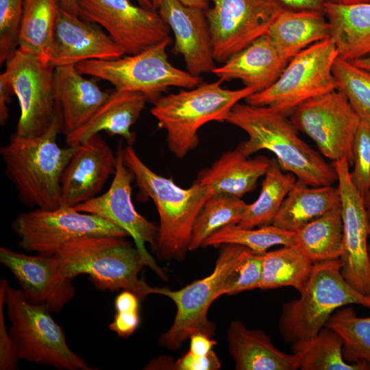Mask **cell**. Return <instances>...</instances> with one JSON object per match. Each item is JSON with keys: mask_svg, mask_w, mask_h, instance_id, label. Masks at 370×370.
<instances>
[{"mask_svg": "<svg viewBox=\"0 0 370 370\" xmlns=\"http://www.w3.org/2000/svg\"><path fill=\"white\" fill-rule=\"evenodd\" d=\"M226 121L248 136L238 148L247 157L268 150L284 171L310 186H332L337 181L333 165L301 139L291 119L268 106L236 103Z\"/></svg>", "mask_w": 370, "mask_h": 370, "instance_id": "cell-1", "label": "cell"}, {"mask_svg": "<svg viewBox=\"0 0 370 370\" xmlns=\"http://www.w3.org/2000/svg\"><path fill=\"white\" fill-rule=\"evenodd\" d=\"M61 132L58 114L42 134L23 137L14 134L1 146L0 154L7 177L24 204L44 210L60 206L61 180L75 146L61 147L57 137Z\"/></svg>", "mask_w": 370, "mask_h": 370, "instance_id": "cell-2", "label": "cell"}, {"mask_svg": "<svg viewBox=\"0 0 370 370\" xmlns=\"http://www.w3.org/2000/svg\"><path fill=\"white\" fill-rule=\"evenodd\" d=\"M123 159L133 173L136 185L150 197L158 212L160 224L155 250L160 259L182 260L188 251L194 223L210 197L197 182L188 188L153 172L132 145L123 149Z\"/></svg>", "mask_w": 370, "mask_h": 370, "instance_id": "cell-3", "label": "cell"}, {"mask_svg": "<svg viewBox=\"0 0 370 370\" xmlns=\"http://www.w3.org/2000/svg\"><path fill=\"white\" fill-rule=\"evenodd\" d=\"M124 238L83 236L67 242L53 256L66 278L86 274L100 291H130L143 300L157 288L140 278L145 264L136 247Z\"/></svg>", "mask_w": 370, "mask_h": 370, "instance_id": "cell-4", "label": "cell"}, {"mask_svg": "<svg viewBox=\"0 0 370 370\" xmlns=\"http://www.w3.org/2000/svg\"><path fill=\"white\" fill-rule=\"evenodd\" d=\"M220 79L161 96L151 109L160 127L166 132L170 151L177 158L196 148L198 130L210 121L225 122L233 107L256 92L251 87L230 90Z\"/></svg>", "mask_w": 370, "mask_h": 370, "instance_id": "cell-5", "label": "cell"}, {"mask_svg": "<svg viewBox=\"0 0 370 370\" xmlns=\"http://www.w3.org/2000/svg\"><path fill=\"white\" fill-rule=\"evenodd\" d=\"M341 267L340 258L314 263L299 297L283 304L278 325L285 342L293 344L314 336L343 306L356 304L370 310V297L345 280Z\"/></svg>", "mask_w": 370, "mask_h": 370, "instance_id": "cell-6", "label": "cell"}, {"mask_svg": "<svg viewBox=\"0 0 370 370\" xmlns=\"http://www.w3.org/2000/svg\"><path fill=\"white\" fill-rule=\"evenodd\" d=\"M5 305L11 324L9 334L19 360L58 369H92L69 348L64 331L46 306L31 303L21 288L9 284Z\"/></svg>", "mask_w": 370, "mask_h": 370, "instance_id": "cell-7", "label": "cell"}, {"mask_svg": "<svg viewBox=\"0 0 370 370\" xmlns=\"http://www.w3.org/2000/svg\"><path fill=\"white\" fill-rule=\"evenodd\" d=\"M168 38L140 53L112 60H89L75 65L82 75L112 84L115 89L143 93L155 102L169 87L186 89L201 84L199 76L173 66L169 60Z\"/></svg>", "mask_w": 370, "mask_h": 370, "instance_id": "cell-8", "label": "cell"}, {"mask_svg": "<svg viewBox=\"0 0 370 370\" xmlns=\"http://www.w3.org/2000/svg\"><path fill=\"white\" fill-rule=\"evenodd\" d=\"M338 56L331 38L317 42L293 57L273 84L245 101L289 116L304 102L336 90L332 69Z\"/></svg>", "mask_w": 370, "mask_h": 370, "instance_id": "cell-9", "label": "cell"}, {"mask_svg": "<svg viewBox=\"0 0 370 370\" xmlns=\"http://www.w3.org/2000/svg\"><path fill=\"white\" fill-rule=\"evenodd\" d=\"M248 248L232 244L222 245L213 271L178 290L157 288L156 294L170 298L175 304L176 314L170 328L160 338L162 346L179 349L196 332L212 338L215 325L208 318L212 302L223 295L229 275L241 262Z\"/></svg>", "mask_w": 370, "mask_h": 370, "instance_id": "cell-10", "label": "cell"}, {"mask_svg": "<svg viewBox=\"0 0 370 370\" xmlns=\"http://www.w3.org/2000/svg\"><path fill=\"white\" fill-rule=\"evenodd\" d=\"M18 245L27 251L53 256L67 242L83 236H128L112 223L95 214L60 206L20 214L12 223Z\"/></svg>", "mask_w": 370, "mask_h": 370, "instance_id": "cell-11", "label": "cell"}, {"mask_svg": "<svg viewBox=\"0 0 370 370\" xmlns=\"http://www.w3.org/2000/svg\"><path fill=\"white\" fill-rule=\"evenodd\" d=\"M3 72L18 101L19 136L32 138L45 133L58 114L55 66L16 48L8 56Z\"/></svg>", "mask_w": 370, "mask_h": 370, "instance_id": "cell-12", "label": "cell"}, {"mask_svg": "<svg viewBox=\"0 0 370 370\" xmlns=\"http://www.w3.org/2000/svg\"><path fill=\"white\" fill-rule=\"evenodd\" d=\"M291 121L325 157L333 162L346 159L352 165L353 143L360 119L341 92L334 90L304 102L291 114Z\"/></svg>", "mask_w": 370, "mask_h": 370, "instance_id": "cell-13", "label": "cell"}, {"mask_svg": "<svg viewBox=\"0 0 370 370\" xmlns=\"http://www.w3.org/2000/svg\"><path fill=\"white\" fill-rule=\"evenodd\" d=\"M206 11L214 58L224 63L267 34L285 8L278 0H210Z\"/></svg>", "mask_w": 370, "mask_h": 370, "instance_id": "cell-14", "label": "cell"}, {"mask_svg": "<svg viewBox=\"0 0 370 370\" xmlns=\"http://www.w3.org/2000/svg\"><path fill=\"white\" fill-rule=\"evenodd\" d=\"M77 3L79 16L102 27L128 55L171 38L170 28L158 10L131 0H77Z\"/></svg>", "mask_w": 370, "mask_h": 370, "instance_id": "cell-15", "label": "cell"}, {"mask_svg": "<svg viewBox=\"0 0 370 370\" xmlns=\"http://www.w3.org/2000/svg\"><path fill=\"white\" fill-rule=\"evenodd\" d=\"M332 165L337 175L343 221L341 273L350 285L370 297V220L365 198L352 182L349 162L341 159Z\"/></svg>", "mask_w": 370, "mask_h": 370, "instance_id": "cell-16", "label": "cell"}, {"mask_svg": "<svg viewBox=\"0 0 370 370\" xmlns=\"http://www.w3.org/2000/svg\"><path fill=\"white\" fill-rule=\"evenodd\" d=\"M116 157V171L108 190L73 208L100 217L125 230L133 238L145 266L165 280L166 274L145 247L147 243L155 248L158 226L136 211L132 199V182L134 177L125 163L123 148L119 147Z\"/></svg>", "mask_w": 370, "mask_h": 370, "instance_id": "cell-17", "label": "cell"}, {"mask_svg": "<svg viewBox=\"0 0 370 370\" xmlns=\"http://www.w3.org/2000/svg\"><path fill=\"white\" fill-rule=\"evenodd\" d=\"M0 261L11 271L31 303L58 312L74 297L72 279L60 273L53 256H31L1 247Z\"/></svg>", "mask_w": 370, "mask_h": 370, "instance_id": "cell-18", "label": "cell"}, {"mask_svg": "<svg viewBox=\"0 0 370 370\" xmlns=\"http://www.w3.org/2000/svg\"><path fill=\"white\" fill-rule=\"evenodd\" d=\"M75 147L61 180L63 206L74 207L95 197L116 171L117 157L99 134Z\"/></svg>", "mask_w": 370, "mask_h": 370, "instance_id": "cell-19", "label": "cell"}, {"mask_svg": "<svg viewBox=\"0 0 370 370\" xmlns=\"http://www.w3.org/2000/svg\"><path fill=\"white\" fill-rule=\"evenodd\" d=\"M206 10L179 0H164L158 11L174 34L173 52L182 56L191 75L212 73L216 68Z\"/></svg>", "mask_w": 370, "mask_h": 370, "instance_id": "cell-20", "label": "cell"}, {"mask_svg": "<svg viewBox=\"0 0 370 370\" xmlns=\"http://www.w3.org/2000/svg\"><path fill=\"white\" fill-rule=\"evenodd\" d=\"M60 6L49 62L56 67L89 60H112L125 53L99 27Z\"/></svg>", "mask_w": 370, "mask_h": 370, "instance_id": "cell-21", "label": "cell"}, {"mask_svg": "<svg viewBox=\"0 0 370 370\" xmlns=\"http://www.w3.org/2000/svg\"><path fill=\"white\" fill-rule=\"evenodd\" d=\"M54 80L61 132L65 136L85 124L111 92L101 89L97 80L85 78L73 64L56 66Z\"/></svg>", "mask_w": 370, "mask_h": 370, "instance_id": "cell-22", "label": "cell"}, {"mask_svg": "<svg viewBox=\"0 0 370 370\" xmlns=\"http://www.w3.org/2000/svg\"><path fill=\"white\" fill-rule=\"evenodd\" d=\"M288 62L267 33L216 66L212 73L222 82L239 79L258 92L273 84Z\"/></svg>", "mask_w": 370, "mask_h": 370, "instance_id": "cell-23", "label": "cell"}, {"mask_svg": "<svg viewBox=\"0 0 370 370\" xmlns=\"http://www.w3.org/2000/svg\"><path fill=\"white\" fill-rule=\"evenodd\" d=\"M148 101L143 93L115 89L82 127L66 136L69 146H76L101 131L122 136L129 145L135 141L131 131Z\"/></svg>", "mask_w": 370, "mask_h": 370, "instance_id": "cell-24", "label": "cell"}, {"mask_svg": "<svg viewBox=\"0 0 370 370\" xmlns=\"http://www.w3.org/2000/svg\"><path fill=\"white\" fill-rule=\"evenodd\" d=\"M271 161L264 156L249 158L237 147L223 153L210 167L202 169L196 181L208 189L210 197L226 194L241 198L256 188Z\"/></svg>", "mask_w": 370, "mask_h": 370, "instance_id": "cell-25", "label": "cell"}, {"mask_svg": "<svg viewBox=\"0 0 370 370\" xmlns=\"http://www.w3.org/2000/svg\"><path fill=\"white\" fill-rule=\"evenodd\" d=\"M227 339L237 370L299 369L297 356L278 349L263 330H251L241 321H233Z\"/></svg>", "mask_w": 370, "mask_h": 370, "instance_id": "cell-26", "label": "cell"}, {"mask_svg": "<svg viewBox=\"0 0 370 370\" xmlns=\"http://www.w3.org/2000/svg\"><path fill=\"white\" fill-rule=\"evenodd\" d=\"M268 35L288 62L308 47L330 38L331 29L323 10L284 8L271 25Z\"/></svg>", "mask_w": 370, "mask_h": 370, "instance_id": "cell-27", "label": "cell"}, {"mask_svg": "<svg viewBox=\"0 0 370 370\" xmlns=\"http://www.w3.org/2000/svg\"><path fill=\"white\" fill-rule=\"evenodd\" d=\"M323 11L338 57L352 61L370 53V2L339 5L326 1Z\"/></svg>", "mask_w": 370, "mask_h": 370, "instance_id": "cell-28", "label": "cell"}, {"mask_svg": "<svg viewBox=\"0 0 370 370\" xmlns=\"http://www.w3.org/2000/svg\"><path fill=\"white\" fill-rule=\"evenodd\" d=\"M297 180L286 197L273 225L295 232L341 204L338 187L311 186Z\"/></svg>", "mask_w": 370, "mask_h": 370, "instance_id": "cell-29", "label": "cell"}, {"mask_svg": "<svg viewBox=\"0 0 370 370\" xmlns=\"http://www.w3.org/2000/svg\"><path fill=\"white\" fill-rule=\"evenodd\" d=\"M59 0H24L18 47L50 62Z\"/></svg>", "mask_w": 370, "mask_h": 370, "instance_id": "cell-30", "label": "cell"}, {"mask_svg": "<svg viewBox=\"0 0 370 370\" xmlns=\"http://www.w3.org/2000/svg\"><path fill=\"white\" fill-rule=\"evenodd\" d=\"M296 245L313 263L340 258L343 249L341 204L297 231Z\"/></svg>", "mask_w": 370, "mask_h": 370, "instance_id": "cell-31", "label": "cell"}, {"mask_svg": "<svg viewBox=\"0 0 370 370\" xmlns=\"http://www.w3.org/2000/svg\"><path fill=\"white\" fill-rule=\"evenodd\" d=\"M314 263L296 245L262 254V266L259 288L270 290L291 286L299 293L305 288Z\"/></svg>", "mask_w": 370, "mask_h": 370, "instance_id": "cell-32", "label": "cell"}, {"mask_svg": "<svg viewBox=\"0 0 370 370\" xmlns=\"http://www.w3.org/2000/svg\"><path fill=\"white\" fill-rule=\"evenodd\" d=\"M343 346L340 336L325 326L314 336L291 344V349L298 357L301 370L370 369L365 361L347 362L343 356Z\"/></svg>", "mask_w": 370, "mask_h": 370, "instance_id": "cell-33", "label": "cell"}, {"mask_svg": "<svg viewBox=\"0 0 370 370\" xmlns=\"http://www.w3.org/2000/svg\"><path fill=\"white\" fill-rule=\"evenodd\" d=\"M297 182L291 173H284L275 158L271 159L257 199L247 208L237 224L255 228L273 223L288 193Z\"/></svg>", "mask_w": 370, "mask_h": 370, "instance_id": "cell-34", "label": "cell"}, {"mask_svg": "<svg viewBox=\"0 0 370 370\" xmlns=\"http://www.w3.org/2000/svg\"><path fill=\"white\" fill-rule=\"evenodd\" d=\"M240 197L226 194H217L205 202L194 223L189 251L203 247L205 241L219 230L237 225L246 208Z\"/></svg>", "mask_w": 370, "mask_h": 370, "instance_id": "cell-35", "label": "cell"}, {"mask_svg": "<svg viewBox=\"0 0 370 370\" xmlns=\"http://www.w3.org/2000/svg\"><path fill=\"white\" fill-rule=\"evenodd\" d=\"M226 244L245 247L262 254L275 245H296L295 232L288 231L273 224L254 228H243L237 225L225 226L209 236L203 247Z\"/></svg>", "mask_w": 370, "mask_h": 370, "instance_id": "cell-36", "label": "cell"}, {"mask_svg": "<svg viewBox=\"0 0 370 370\" xmlns=\"http://www.w3.org/2000/svg\"><path fill=\"white\" fill-rule=\"evenodd\" d=\"M341 338L345 360L365 361L370 366V317H358L349 305L337 309L325 325Z\"/></svg>", "mask_w": 370, "mask_h": 370, "instance_id": "cell-37", "label": "cell"}, {"mask_svg": "<svg viewBox=\"0 0 370 370\" xmlns=\"http://www.w3.org/2000/svg\"><path fill=\"white\" fill-rule=\"evenodd\" d=\"M332 73L336 90L346 97L360 120L370 123V73L338 56Z\"/></svg>", "mask_w": 370, "mask_h": 370, "instance_id": "cell-38", "label": "cell"}, {"mask_svg": "<svg viewBox=\"0 0 370 370\" xmlns=\"http://www.w3.org/2000/svg\"><path fill=\"white\" fill-rule=\"evenodd\" d=\"M353 169L350 177L365 198L370 190V123L360 120L353 143Z\"/></svg>", "mask_w": 370, "mask_h": 370, "instance_id": "cell-39", "label": "cell"}, {"mask_svg": "<svg viewBox=\"0 0 370 370\" xmlns=\"http://www.w3.org/2000/svg\"><path fill=\"white\" fill-rule=\"evenodd\" d=\"M262 266V254L248 249L241 262L232 271L223 287V295H234L259 288Z\"/></svg>", "mask_w": 370, "mask_h": 370, "instance_id": "cell-40", "label": "cell"}, {"mask_svg": "<svg viewBox=\"0 0 370 370\" xmlns=\"http://www.w3.org/2000/svg\"><path fill=\"white\" fill-rule=\"evenodd\" d=\"M24 0H0V64L18 47Z\"/></svg>", "mask_w": 370, "mask_h": 370, "instance_id": "cell-41", "label": "cell"}, {"mask_svg": "<svg viewBox=\"0 0 370 370\" xmlns=\"http://www.w3.org/2000/svg\"><path fill=\"white\" fill-rule=\"evenodd\" d=\"M140 298L133 292L122 291L114 300L116 313L109 329L120 337H128L140 323Z\"/></svg>", "mask_w": 370, "mask_h": 370, "instance_id": "cell-42", "label": "cell"}, {"mask_svg": "<svg viewBox=\"0 0 370 370\" xmlns=\"http://www.w3.org/2000/svg\"><path fill=\"white\" fill-rule=\"evenodd\" d=\"M9 282L6 279L0 281V369L14 370L17 369L19 359L5 325L3 307L5 291Z\"/></svg>", "mask_w": 370, "mask_h": 370, "instance_id": "cell-43", "label": "cell"}, {"mask_svg": "<svg viewBox=\"0 0 370 370\" xmlns=\"http://www.w3.org/2000/svg\"><path fill=\"white\" fill-rule=\"evenodd\" d=\"M221 361L213 350L206 355H195L188 351L173 364L172 369L177 370H217Z\"/></svg>", "mask_w": 370, "mask_h": 370, "instance_id": "cell-44", "label": "cell"}, {"mask_svg": "<svg viewBox=\"0 0 370 370\" xmlns=\"http://www.w3.org/2000/svg\"><path fill=\"white\" fill-rule=\"evenodd\" d=\"M189 352L193 354L204 356L212 350L217 344L212 337L201 332L193 334L190 338Z\"/></svg>", "mask_w": 370, "mask_h": 370, "instance_id": "cell-45", "label": "cell"}, {"mask_svg": "<svg viewBox=\"0 0 370 370\" xmlns=\"http://www.w3.org/2000/svg\"><path fill=\"white\" fill-rule=\"evenodd\" d=\"M14 95L10 83L3 73L0 75V124L4 125L9 117L8 104Z\"/></svg>", "mask_w": 370, "mask_h": 370, "instance_id": "cell-46", "label": "cell"}, {"mask_svg": "<svg viewBox=\"0 0 370 370\" xmlns=\"http://www.w3.org/2000/svg\"><path fill=\"white\" fill-rule=\"evenodd\" d=\"M286 8L292 10H323L326 0H278Z\"/></svg>", "mask_w": 370, "mask_h": 370, "instance_id": "cell-47", "label": "cell"}, {"mask_svg": "<svg viewBox=\"0 0 370 370\" xmlns=\"http://www.w3.org/2000/svg\"><path fill=\"white\" fill-rule=\"evenodd\" d=\"M154 10H158L164 0H151ZM185 5L200 8L204 10L208 8V0H179Z\"/></svg>", "mask_w": 370, "mask_h": 370, "instance_id": "cell-48", "label": "cell"}, {"mask_svg": "<svg viewBox=\"0 0 370 370\" xmlns=\"http://www.w3.org/2000/svg\"><path fill=\"white\" fill-rule=\"evenodd\" d=\"M59 1L63 8L71 13L79 16L77 0H59Z\"/></svg>", "mask_w": 370, "mask_h": 370, "instance_id": "cell-49", "label": "cell"}, {"mask_svg": "<svg viewBox=\"0 0 370 370\" xmlns=\"http://www.w3.org/2000/svg\"><path fill=\"white\" fill-rule=\"evenodd\" d=\"M357 66L370 73V53L362 58L352 60Z\"/></svg>", "mask_w": 370, "mask_h": 370, "instance_id": "cell-50", "label": "cell"}, {"mask_svg": "<svg viewBox=\"0 0 370 370\" xmlns=\"http://www.w3.org/2000/svg\"><path fill=\"white\" fill-rule=\"evenodd\" d=\"M326 1L339 5H354L368 3L370 2V0H326Z\"/></svg>", "mask_w": 370, "mask_h": 370, "instance_id": "cell-51", "label": "cell"}, {"mask_svg": "<svg viewBox=\"0 0 370 370\" xmlns=\"http://www.w3.org/2000/svg\"><path fill=\"white\" fill-rule=\"evenodd\" d=\"M138 5L149 9H153L151 0H136Z\"/></svg>", "mask_w": 370, "mask_h": 370, "instance_id": "cell-52", "label": "cell"}, {"mask_svg": "<svg viewBox=\"0 0 370 370\" xmlns=\"http://www.w3.org/2000/svg\"><path fill=\"white\" fill-rule=\"evenodd\" d=\"M365 206L369 219L370 220V190L365 198Z\"/></svg>", "mask_w": 370, "mask_h": 370, "instance_id": "cell-53", "label": "cell"}, {"mask_svg": "<svg viewBox=\"0 0 370 370\" xmlns=\"http://www.w3.org/2000/svg\"><path fill=\"white\" fill-rule=\"evenodd\" d=\"M369 258H370V245H369Z\"/></svg>", "mask_w": 370, "mask_h": 370, "instance_id": "cell-54", "label": "cell"}]
</instances>
